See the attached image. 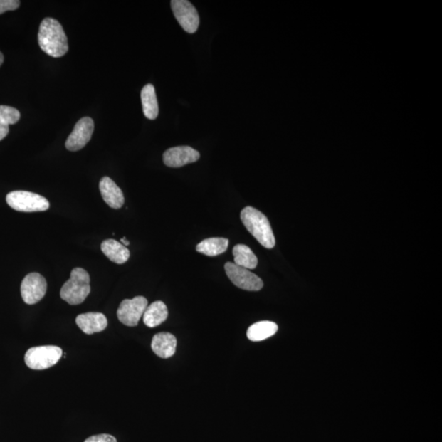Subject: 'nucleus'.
Instances as JSON below:
<instances>
[{
  "label": "nucleus",
  "mask_w": 442,
  "mask_h": 442,
  "mask_svg": "<svg viewBox=\"0 0 442 442\" xmlns=\"http://www.w3.org/2000/svg\"><path fill=\"white\" fill-rule=\"evenodd\" d=\"M38 42L42 51L53 58H60L68 51V41L61 24L56 19L42 21L38 33Z\"/></svg>",
  "instance_id": "1"
},
{
  "label": "nucleus",
  "mask_w": 442,
  "mask_h": 442,
  "mask_svg": "<svg viewBox=\"0 0 442 442\" xmlns=\"http://www.w3.org/2000/svg\"><path fill=\"white\" fill-rule=\"evenodd\" d=\"M240 218L248 231L264 248L271 249L275 246V238L268 219L258 210L247 206Z\"/></svg>",
  "instance_id": "2"
},
{
  "label": "nucleus",
  "mask_w": 442,
  "mask_h": 442,
  "mask_svg": "<svg viewBox=\"0 0 442 442\" xmlns=\"http://www.w3.org/2000/svg\"><path fill=\"white\" fill-rule=\"evenodd\" d=\"M89 273L82 268H75L70 278L65 282L60 292L63 301L70 305H79L85 301L90 293Z\"/></svg>",
  "instance_id": "3"
},
{
  "label": "nucleus",
  "mask_w": 442,
  "mask_h": 442,
  "mask_svg": "<svg viewBox=\"0 0 442 442\" xmlns=\"http://www.w3.org/2000/svg\"><path fill=\"white\" fill-rule=\"evenodd\" d=\"M63 356V350L56 346L30 348L25 354V362L31 369L43 370L56 365Z\"/></svg>",
  "instance_id": "4"
},
{
  "label": "nucleus",
  "mask_w": 442,
  "mask_h": 442,
  "mask_svg": "<svg viewBox=\"0 0 442 442\" xmlns=\"http://www.w3.org/2000/svg\"><path fill=\"white\" fill-rule=\"evenodd\" d=\"M6 201L10 207L18 211H45L49 209V201L45 196L27 191H14L7 195Z\"/></svg>",
  "instance_id": "5"
},
{
  "label": "nucleus",
  "mask_w": 442,
  "mask_h": 442,
  "mask_svg": "<svg viewBox=\"0 0 442 442\" xmlns=\"http://www.w3.org/2000/svg\"><path fill=\"white\" fill-rule=\"evenodd\" d=\"M225 270L229 280L234 285L247 291H260L264 286L263 281L254 273L232 262H227Z\"/></svg>",
  "instance_id": "6"
},
{
  "label": "nucleus",
  "mask_w": 442,
  "mask_h": 442,
  "mask_svg": "<svg viewBox=\"0 0 442 442\" xmlns=\"http://www.w3.org/2000/svg\"><path fill=\"white\" fill-rule=\"evenodd\" d=\"M171 5L174 18L185 31L194 34L198 31L199 15L192 4L188 0H172Z\"/></svg>",
  "instance_id": "7"
},
{
  "label": "nucleus",
  "mask_w": 442,
  "mask_h": 442,
  "mask_svg": "<svg viewBox=\"0 0 442 442\" xmlns=\"http://www.w3.org/2000/svg\"><path fill=\"white\" fill-rule=\"evenodd\" d=\"M147 307V300L144 297L125 299L117 310V317L125 325L135 327L139 324Z\"/></svg>",
  "instance_id": "8"
},
{
  "label": "nucleus",
  "mask_w": 442,
  "mask_h": 442,
  "mask_svg": "<svg viewBox=\"0 0 442 442\" xmlns=\"http://www.w3.org/2000/svg\"><path fill=\"white\" fill-rule=\"evenodd\" d=\"M47 291V282L39 273L27 275L21 285V294L25 303L34 305L39 302Z\"/></svg>",
  "instance_id": "9"
},
{
  "label": "nucleus",
  "mask_w": 442,
  "mask_h": 442,
  "mask_svg": "<svg viewBox=\"0 0 442 442\" xmlns=\"http://www.w3.org/2000/svg\"><path fill=\"white\" fill-rule=\"evenodd\" d=\"M95 123L90 117H83L75 124L73 131L69 135L65 146L72 152L79 151L89 143L94 133Z\"/></svg>",
  "instance_id": "10"
},
{
  "label": "nucleus",
  "mask_w": 442,
  "mask_h": 442,
  "mask_svg": "<svg viewBox=\"0 0 442 442\" xmlns=\"http://www.w3.org/2000/svg\"><path fill=\"white\" fill-rule=\"evenodd\" d=\"M200 158L198 151L189 146H179L169 149L163 154V162L169 167H181L194 163Z\"/></svg>",
  "instance_id": "11"
},
{
  "label": "nucleus",
  "mask_w": 442,
  "mask_h": 442,
  "mask_svg": "<svg viewBox=\"0 0 442 442\" xmlns=\"http://www.w3.org/2000/svg\"><path fill=\"white\" fill-rule=\"evenodd\" d=\"M100 193L105 203L113 209H119L124 205L125 198L121 189L111 178H102L100 183Z\"/></svg>",
  "instance_id": "12"
},
{
  "label": "nucleus",
  "mask_w": 442,
  "mask_h": 442,
  "mask_svg": "<svg viewBox=\"0 0 442 442\" xmlns=\"http://www.w3.org/2000/svg\"><path fill=\"white\" fill-rule=\"evenodd\" d=\"M75 323L85 334L90 335L105 330L107 326V320L102 313L89 312L78 315Z\"/></svg>",
  "instance_id": "13"
},
{
  "label": "nucleus",
  "mask_w": 442,
  "mask_h": 442,
  "mask_svg": "<svg viewBox=\"0 0 442 442\" xmlns=\"http://www.w3.org/2000/svg\"><path fill=\"white\" fill-rule=\"evenodd\" d=\"M177 340L170 332H159L152 338V350L162 359H168L176 353Z\"/></svg>",
  "instance_id": "14"
},
{
  "label": "nucleus",
  "mask_w": 442,
  "mask_h": 442,
  "mask_svg": "<svg viewBox=\"0 0 442 442\" xmlns=\"http://www.w3.org/2000/svg\"><path fill=\"white\" fill-rule=\"evenodd\" d=\"M101 250L109 260L119 265L125 263L130 256L129 249L114 239L105 240L101 244Z\"/></svg>",
  "instance_id": "15"
},
{
  "label": "nucleus",
  "mask_w": 442,
  "mask_h": 442,
  "mask_svg": "<svg viewBox=\"0 0 442 442\" xmlns=\"http://www.w3.org/2000/svg\"><path fill=\"white\" fill-rule=\"evenodd\" d=\"M144 323L149 327H155L165 322L168 317V310L165 303L157 301L147 305L144 314Z\"/></svg>",
  "instance_id": "16"
},
{
  "label": "nucleus",
  "mask_w": 442,
  "mask_h": 442,
  "mask_svg": "<svg viewBox=\"0 0 442 442\" xmlns=\"http://www.w3.org/2000/svg\"><path fill=\"white\" fill-rule=\"evenodd\" d=\"M142 106L144 116L149 120H155L159 112L154 86L146 85L141 91Z\"/></svg>",
  "instance_id": "17"
},
{
  "label": "nucleus",
  "mask_w": 442,
  "mask_h": 442,
  "mask_svg": "<svg viewBox=\"0 0 442 442\" xmlns=\"http://www.w3.org/2000/svg\"><path fill=\"white\" fill-rule=\"evenodd\" d=\"M278 331V325L271 321L258 322L249 327L247 337L253 342H261L274 336Z\"/></svg>",
  "instance_id": "18"
},
{
  "label": "nucleus",
  "mask_w": 442,
  "mask_h": 442,
  "mask_svg": "<svg viewBox=\"0 0 442 442\" xmlns=\"http://www.w3.org/2000/svg\"><path fill=\"white\" fill-rule=\"evenodd\" d=\"M234 264L243 267L245 269L253 270L258 266V260L248 246L238 244L233 248Z\"/></svg>",
  "instance_id": "19"
},
{
  "label": "nucleus",
  "mask_w": 442,
  "mask_h": 442,
  "mask_svg": "<svg viewBox=\"0 0 442 442\" xmlns=\"http://www.w3.org/2000/svg\"><path fill=\"white\" fill-rule=\"evenodd\" d=\"M228 247V240L227 238H211L196 245V250L206 256H216L225 253Z\"/></svg>",
  "instance_id": "20"
},
{
  "label": "nucleus",
  "mask_w": 442,
  "mask_h": 442,
  "mask_svg": "<svg viewBox=\"0 0 442 442\" xmlns=\"http://www.w3.org/2000/svg\"><path fill=\"white\" fill-rule=\"evenodd\" d=\"M21 114L16 108L9 106H0V141L4 140L9 132V125L18 123Z\"/></svg>",
  "instance_id": "21"
},
{
  "label": "nucleus",
  "mask_w": 442,
  "mask_h": 442,
  "mask_svg": "<svg viewBox=\"0 0 442 442\" xmlns=\"http://www.w3.org/2000/svg\"><path fill=\"white\" fill-rule=\"evenodd\" d=\"M20 4L19 0H0V14L19 9Z\"/></svg>",
  "instance_id": "22"
},
{
  "label": "nucleus",
  "mask_w": 442,
  "mask_h": 442,
  "mask_svg": "<svg viewBox=\"0 0 442 442\" xmlns=\"http://www.w3.org/2000/svg\"><path fill=\"white\" fill-rule=\"evenodd\" d=\"M85 442H117L113 436L109 434H100L90 436Z\"/></svg>",
  "instance_id": "23"
},
{
  "label": "nucleus",
  "mask_w": 442,
  "mask_h": 442,
  "mask_svg": "<svg viewBox=\"0 0 442 442\" xmlns=\"http://www.w3.org/2000/svg\"><path fill=\"white\" fill-rule=\"evenodd\" d=\"M121 243L123 244L125 247H127V246L130 245V242L127 241V238H125L121 239Z\"/></svg>",
  "instance_id": "24"
},
{
  "label": "nucleus",
  "mask_w": 442,
  "mask_h": 442,
  "mask_svg": "<svg viewBox=\"0 0 442 442\" xmlns=\"http://www.w3.org/2000/svg\"><path fill=\"white\" fill-rule=\"evenodd\" d=\"M4 58L3 53L0 52V67H1V65L4 63Z\"/></svg>",
  "instance_id": "25"
}]
</instances>
